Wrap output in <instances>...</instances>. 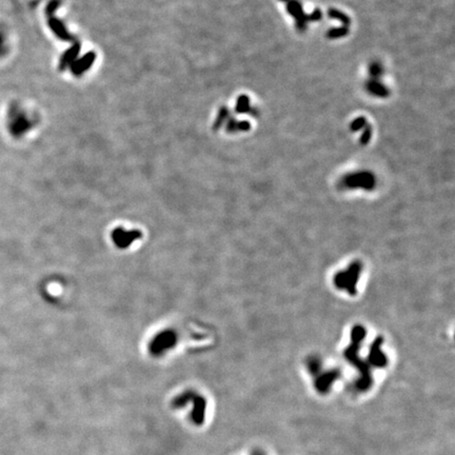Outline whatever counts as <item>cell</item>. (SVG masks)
Instances as JSON below:
<instances>
[{
	"label": "cell",
	"instance_id": "cell-3",
	"mask_svg": "<svg viewBox=\"0 0 455 455\" xmlns=\"http://www.w3.org/2000/svg\"><path fill=\"white\" fill-rule=\"evenodd\" d=\"M174 337H175V336H174L171 332L163 334L161 336H159V338L156 340V342H155V347L157 348V350H161V349H164V348H168L173 344L174 340H175Z\"/></svg>",
	"mask_w": 455,
	"mask_h": 455
},
{
	"label": "cell",
	"instance_id": "cell-4",
	"mask_svg": "<svg viewBox=\"0 0 455 455\" xmlns=\"http://www.w3.org/2000/svg\"><path fill=\"white\" fill-rule=\"evenodd\" d=\"M329 14L331 15L333 18H337V19L341 20L342 22H345V23H349V19L348 18L344 15V14H341L340 12L338 11H334V10H331L329 12Z\"/></svg>",
	"mask_w": 455,
	"mask_h": 455
},
{
	"label": "cell",
	"instance_id": "cell-6",
	"mask_svg": "<svg viewBox=\"0 0 455 455\" xmlns=\"http://www.w3.org/2000/svg\"><path fill=\"white\" fill-rule=\"evenodd\" d=\"M345 33H347V30L345 29H339V30H332L331 32L329 33V36L330 37H339L341 35H345Z\"/></svg>",
	"mask_w": 455,
	"mask_h": 455
},
{
	"label": "cell",
	"instance_id": "cell-7",
	"mask_svg": "<svg viewBox=\"0 0 455 455\" xmlns=\"http://www.w3.org/2000/svg\"><path fill=\"white\" fill-rule=\"evenodd\" d=\"M364 123H365V119H364V118H361V117H360V118H358V119H356V120H355V121L352 123L351 129H352L353 131H357L359 128H361V126H363Z\"/></svg>",
	"mask_w": 455,
	"mask_h": 455
},
{
	"label": "cell",
	"instance_id": "cell-1",
	"mask_svg": "<svg viewBox=\"0 0 455 455\" xmlns=\"http://www.w3.org/2000/svg\"><path fill=\"white\" fill-rule=\"evenodd\" d=\"M358 273H359V268L356 265L353 266L351 269H349V271L339 274L338 276L336 275V278H335L336 286H338L339 288H345V289L347 288L349 291L352 292V290L355 286V284H356Z\"/></svg>",
	"mask_w": 455,
	"mask_h": 455
},
{
	"label": "cell",
	"instance_id": "cell-9",
	"mask_svg": "<svg viewBox=\"0 0 455 455\" xmlns=\"http://www.w3.org/2000/svg\"><path fill=\"white\" fill-rule=\"evenodd\" d=\"M371 73L374 74V75H377L381 73V68H379L378 66H373L372 68H371Z\"/></svg>",
	"mask_w": 455,
	"mask_h": 455
},
{
	"label": "cell",
	"instance_id": "cell-8",
	"mask_svg": "<svg viewBox=\"0 0 455 455\" xmlns=\"http://www.w3.org/2000/svg\"><path fill=\"white\" fill-rule=\"evenodd\" d=\"M370 137H371V132H370V130H368L367 132L365 133V135L361 137V142L363 143H366L368 140L370 139Z\"/></svg>",
	"mask_w": 455,
	"mask_h": 455
},
{
	"label": "cell",
	"instance_id": "cell-2",
	"mask_svg": "<svg viewBox=\"0 0 455 455\" xmlns=\"http://www.w3.org/2000/svg\"><path fill=\"white\" fill-rule=\"evenodd\" d=\"M141 237V234L138 231H126L123 229H116L113 233V240L119 248H127L133 241Z\"/></svg>",
	"mask_w": 455,
	"mask_h": 455
},
{
	"label": "cell",
	"instance_id": "cell-5",
	"mask_svg": "<svg viewBox=\"0 0 455 455\" xmlns=\"http://www.w3.org/2000/svg\"><path fill=\"white\" fill-rule=\"evenodd\" d=\"M369 89H370V91H372V92H374V93H376V94H378V95H382V96H384L383 93H386L385 89L382 88V86L379 85V84L370 85V88H369Z\"/></svg>",
	"mask_w": 455,
	"mask_h": 455
}]
</instances>
